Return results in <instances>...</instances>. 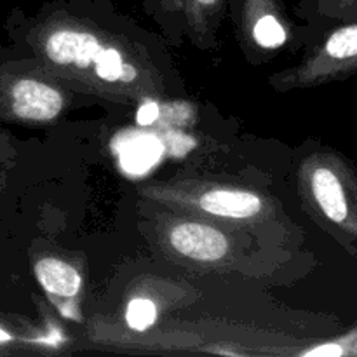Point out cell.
Returning <instances> with one entry per match:
<instances>
[{
	"mask_svg": "<svg viewBox=\"0 0 357 357\" xmlns=\"http://www.w3.org/2000/svg\"><path fill=\"white\" fill-rule=\"evenodd\" d=\"M33 47L45 72L107 100H152L164 91L145 49L72 14L49 17L35 33Z\"/></svg>",
	"mask_w": 357,
	"mask_h": 357,
	"instance_id": "cell-1",
	"label": "cell"
},
{
	"mask_svg": "<svg viewBox=\"0 0 357 357\" xmlns=\"http://www.w3.org/2000/svg\"><path fill=\"white\" fill-rule=\"evenodd\" d=\"M298 183L312 215L357 253V166L333 150H314L300 164Z\"/></svg>",
	"mask_w": 357,
	"mask_h": 357,
	"instance_id": "cell-2",
	"label": "cell"
},
{
	"mask_svg": "<svg viewBox=\"0 0 357 357\" xmlns=\"http://www.w3.org/2000/svg\"><path fill=\"white\" fill-rule=\"evenodd\" d=\"M143 197L174 208L209 216L216 222L248 223L268 213L264 195L241 187L201 183V181H171L150 185L142 190Z\"/></svg>",
	"mask_w": 357,
	"mask_h": 357,
	"instance_id": "cell-3",
	"label": "cell"
},
{
	"mask_svg": "<svg viewBox=\"0 0 357 357\" xmlns=\"http://www.w3.org/2000/svg\"><path fill=\"white\" fill-rule=\"evenodd\" d=\"M357 73V21H345L324 35L296 68L274 77L281 89L314 87Z\"/></svg>",
	"mask_w": 357,
	"mask_h": 357,
	"instance_id": "cell-4",
	"label": "cell"
},
{
	"mask_svg": "<svg viewBox=\"0 0 357 357\" xmlns=\"http://www.w3.org/2000/svg\"><path fill=\"white\" fill-rule=\"evenodd\" d=\"M9 108L24 122H52L66 108V94L61 80L42 68V75H23L9 87Z\"/></svg>",
	"mask_w": 357,
	"mask_h": 357,
	"instance_id": "cell-5",
	"label": "cell"
},
{
	"mask_svg": "<svg viewBox=\"0 0 357 357\" xmlns=\"http://www.w3.org/2000/svg\"><path fill=\"white\" fill-rule=\"evenodd\" d=\"M164 244L194 264L218 265L232 253V241L223 230L199 220H174L164 229Z\"/></svg>",
	"mask_w": 357,
	"mask_h": 357,
	"instance_id": "cell-6",
	"label": "cell"
},
{
	"mask_svg": "<svg viewBox=\"0 0 357 357\" xmlns=\"http://www.w3.org/2000/svg\"><path fill=\"white\" fill-rule=\"evenodd\" d=\"M278 0H246V26L251 38L261 49H279L288 42L284 21L278 13Z\"/></svg>",
	"mask_w": 357,
	"mask_h": 357,
	"instance_id": "cell-7",
	"label": "cell"
},
{
	"mask_svg": "<svg viewBox=\"0 0 357 357\" xmlns=\"http://www.w3.org/2000/svg\"><path fill=\"white\" fill-rule=\"evenodd\" d=\"M35 275L51 298L73 300L82 289V275L73 265L59 258H42L35 265Z\"/></svg>",
	"mask_w": 357,
	"mask_h": 357,
	"instance_id": "cell-8",
	"label": "cell"
},
{
	"mask_svg": "<svg viewBox=\"0 0 357 357\" xmlns=\"http://www.w3.org/2000/svg\"><path fill=\"white\" fill-rule=\"evenodd\" d=\"M222 0H181L187 23L195 37H206L209 23L218 13Z\"/></svg>",
	"mask_w": 357,
	"mask_h": 357,
	"instance_id": "cell-9",
	"label": "cell"
},
{
	"mask_svg": "<svg viewBox=\"0 0 357 357\" xmlns=\"http://www.w3.org/2000/svg\"><path fill=\"white\" fill-rule=\"evenodd\" d=\"M157 321V307L153 300L145 298V296H136L129 300L126 307V323L132 331H146L153 326Z\"/></svg>",
	"mask_w": 357,
	"mask_h": 357,
	"instance_id": "cell-10",
	"label": "cell"
},
{
	"mask_svg": "<svg viewBox=\"0 0 357 357\" xmlns=\"http://www.w3.org/2000/svg\"><path fill=\"white\" fill-rule=\"evenodd\" d=\"M314 9L331 23L357 21V0H314Z\"/></svg>",
	"mask_w": 357,
	"mask_h": 357,
	"instance_id": "cell-11",
	"label": "cell"
},
{
	"mask_svg": "<svg viewBox=\"0 0 357 357\" xmlns=\"http://www.w3.org/2000/svg\"><path fill=\"white\" fill-rule=\"evenodd\" d=\"M356 330L351 331L347 337L340 338L335 342H324V344L317 345V347L309 349V351L302 352L305 357H342V356H351V344L354 338Z\"/></svg>",
	"mask_w": 357,
	"mask_h": 357,
	"instance_id": "cell-12",
	"label": "cell"
},
{
	"mask_svg": "<svg viewBox=\"0 0 357 357\" xmlns=\"http://www.w3.org/2000/svg\"><path fill=\"white\" fill-rule=\"evenodd\" d=\"M159 105L153 100H145L142 105H139L138 112H136V122L139 126H150L159 119Z\"/></svg>",
	"mask_w": 357,
	"mask_h": 357,
	"instance_id": "cell-13",
	"label": "cell"
},
{
	"mask_svg": "<svg viewBox=\"0 0 357 357\" xmlns=\"http://www.w3.org/2000/svg\"><path fill=\"white\" fill-rule=\"evenodd\" d=\"M10 340H13V337H10L6 330H2V328H0V344H7V342H10Z\"/></svg>",
	"mask_w": 357,
	"mask_h": 357,
	"instance_id": "cell-14",
	"label": "cell"
},
{
	"mask_svg": "<svg viewBox=\"0 0 357 357\" xmlns=\"http://www.w3.org/2000/svg\"><path fill=\"white\" fill-rule=\"evenodd\" d=\"M351 356H357V330L354 338H352V344H351Z\"/></svg>",
	"mask_w": 357,
	"mask_h": 357,
	"instance_id": "cell-15",
	"label": "cell"
},
{
	"mask_svg": "<svg viewBox=\"0 0 357 357\" xmlns=\"http://www.w3.org/2000/svg\"><path fill=\"white\" fill-rule=\"evenodd\" d=\"M166 2L167 7H178V9H181V0H164Z\"/></svg>",
	"mask_w": 357,
	"mask_h": 357,
	"instance_id": "cell-16",
	"label": "cell"
}]
</instances>
